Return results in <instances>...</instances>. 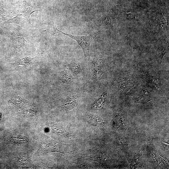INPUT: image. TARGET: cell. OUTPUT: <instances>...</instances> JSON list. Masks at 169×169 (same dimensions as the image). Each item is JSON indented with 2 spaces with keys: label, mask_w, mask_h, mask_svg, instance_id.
<instances>
[{
  "label": "cell",
  "mask_w": 169,
  "mask_h": 169,
  "mask_svg": "<svg viewBox=\"0 0 169 169\" xmlns=\"http://www.w3.org/2000/svg\"><path fill=\"white\" fill-rule=\"evenodd\" d=\"M58 31L64 35L75 40L81 47L83 51L85 58L89 56L90 46L94 38V36L89 35L87 36H78L65 33L57 29Z\"/></svg>",
  "instance_id": "obj_1"
},
{
  "label": "cell",
  "mask_w": 169,
  "mask_h": 169,
  "mask_svg": "<svg viewBox=\"0 0 169 169\" xmlns=\"http://www.w3.org/2000/svg\"><path fill=\"white\" fill-rule=\"evenodd\" d=\"M115 19L111 15L109 14L102 17L99 21L100 25L105 27L112 26Z\"/></svg>",
  "instance_id": "obj_2"
},
{
  "label": "cell",
  "mask_w": 169,
  "mask_h": 169,
  "mask_svg": "<svg viewBox=\"0 0 169 169\" xmlns=\"http://www.w3.org/2000/svg\"><path fill=\"white\" fill-rule=\"evenodd\" d=\"M37 57L34 58L25 57L21 60L18 65L27 66L33 64L37 60Z\"/></svg>",
  "instance_id": "obj_3"
},
{
  "label": "cell",
  "mask_w": 169,
  "mask_h": 169,
  "mask_svg": "<svg viewBox=\"0 0 169 169\" xmlns=\"http://www.w3.org/2000/svg\"><path fill=\"white\" fill-rule=\"evenodd\" d=\"M12 102L14 104L21 107L24 106L26 104V101L19 97H13L12 99Z\"/></svg>",
  "instance_id": "obj_4"
},
{
  "label": "cell",
  "mask_w": 169,
  "mask_h": 169,
  "mask_svg": "<svg viewBox=\"0 0 169 169\" xmlns=\"http://www.w3.org/2000/svg\"><path fill=\"white\" fill-rule=\"evenodd\" d=\"M168 47H165L163 49L162 52H161L160 55L159 56L158 59L160 63L162 62V57L163 55L165 54L167 52V50H168Z\"/></svg>",
  "instance_id": "obj_5"
},
{
  "label": "cell",
  "mask_w": 169,
  "mask_h": 169,
  "mask_svg": "<svg viewBox=\"0 0 169 169\" xmlns=\"http://www.w3.org/2000/svg\"><path fill=\"white\" fill-rule=\"evenodd\" d=\"M34 114V111L32 110H27L23 112L24 115L29 116H33Z\"/></svg>",
  "instance_id": "obj_6"
},
{
  "label": "cell",
  "mask_w": 169,
  "mask_h": 169,
  "mask_svg": "<svg viewBox=\"0 0 169 169\" xmlns=\"http://www.w3.org/2000/svg\"><path fill=\"white\" fill-rule=\"evenodd\" d=\"M162 144L167 149H168L169 148V144L166 143L163 141H162Z\"/></svg>",
  "instance_id": "obj_7"
}]
</instances>
